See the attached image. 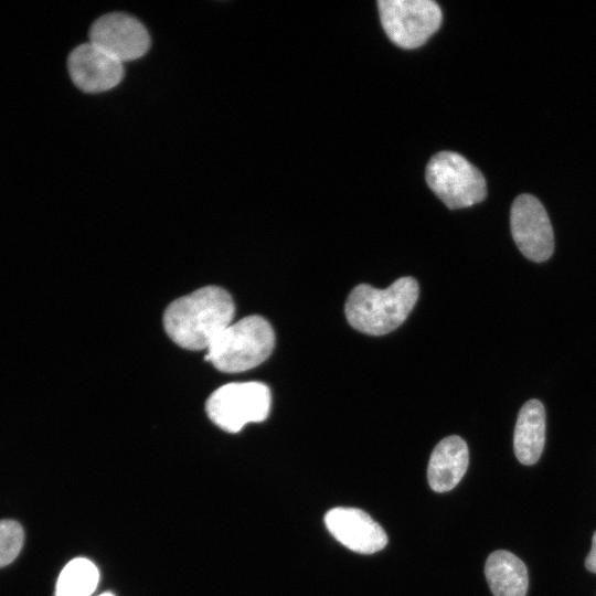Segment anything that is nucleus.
Segmentation results:
<instances>
[{
    "instance_id": "1",
    "label": "nucleus",
    "mask_w": 596,
    "mask_h": 596,
    "mask_svg": "<svg viewBox=\"0 0 596 596\" xmlns=\"http://www.w3.org/2000/svg\"><path fill=\"white\" fill-rule=\"evenodd\" d=\"M235 315L231 295L217 286H206L172 301L163 313L167 334L187 350L207 349Z\"/></svg>"
},
{
    "instance_id": "2",
    "label": "nucleus",
    "mask_w": 596,
    "mask_h": 596,
    "mask_svg": "<svg viewBox=\"0 0 596 596\" xmlns=\"http://www.w3.org/2000/svg\"><path fill=\"white\" fill-rule=\"evenodd\" d=\"M418 291V284L413 277H401L386 289L360 284L351 290L345 301L347 320L363 333H390L408 317Z\"/></svg>"
},
{
    "instance_id": "3",
    "label": "nucleus",
    "mask_w": 596,
    "mask_h": 596,
    "mask_svg": "<svg viewBox=\"0 0 596 596\" xmlns=\"http://www.w3.org/2000/svg\"><path fill=\"white\" fill-rule=\"evenodd\" d=\"M274 344L269 322L260 316H248L225 328L207 348L204 360L222 372H243L264 362Z\"/></svg>"
},
{
    "instance_id": "4",
    "label": "nucleus",
    "mask_w": 596,
    "mask_h": 596,
    "mask_svg": "<svg viewBox=\"0 0 596 596\" xmlns=\"http://www.w3.org/2000/svg\"><path fill=\"white\" fill-rule=\"evenodd\" d=\"M425 177L430 190L451 210L475 205L487 196L482 173L457 152L434 155L427 163Z\"/></svg>"
},
{
    "instance_id": "5",
    "label": "nucleus",
    "mask_w": 596,
    "mask_h": 596,
    "mask_svg": "<svg viewBox=\"0 0 596 596\" xmlns=\"http://www.w3.org/2000/svg\"><path fill=\"white\" fill-rule=\"evenodd\" d=\"M270 403V391L264 383H228L210 395L206 413L222 429L237 433L248 423L265 421Z\"/></svg>"
},
{
    "instance_id": "6",
    "label": "nucleus",
    "mask_w": 596,
    "mask_h": 596,
    "mask_svg": "<svg viewBox=\"0 0 596 596\" xmlns=\"http://www.w3.org/2000/svg\"><path fill=\"white\" fill-rule=\"evenodd\" d=\"M377 8L386 35L402 49L423 45L441 23V10L432 0H380Z\"/></svg>"
},
{
    "instance_id": "7",
    "label": "nucleus",
    "mask_w": 596,
    "mask_h": 596,
    "mask_svg": "<svg viewBox=\"0 0 596 596\" xmlns=\"http://www.w3.org/2000/svg\"><path fill=\"white\" fill-rule=\"evenodd\" d=\"M511 234L520 252L530 260L541 263L554 251L550 217L539 199L524 193L517 196L510 212Z\"/></svg>"
},
{
    "instance_id": "8",
    "label": "nucleus",
    "mask_w": 596,
    "mask_h": 596,
    "mask_svg": "<svg viewBox=\"0 0 596 596\" xmlns=\"http://www.w3.org/2000/svg\"><path fill=\"white\" fill-rule=\"evenodd\" d=\"M89 42L121 63L141 57L150 46L143 24L121 12L98 18L91 26Z\"/></svg>"
},
{
    "instance_id": "9",
    "label": "nucleus",
    "mask_w": 596,
    "mask_h": 596,
    "mask_svg": "<svg viewBox=\"0 0 596 596\" xmlns=\"http://www.w3.org/2000/svg\"><path fill=\"white\" fill-rule=\"evenodd\" d=\"M324 524L338 542L356 553L373 554L387 544L384 529L356 508L330 509L324 515Z\"/></svg>"
},
{
    "instance_id": "10",
    "label": "nucleus",
    "mask_w": 596,
    "mask_h": 596,
    "mask_svg": "<svg viewBox=\"0 0 596 596\" xmlns=\"http://www.w3.org/2000/svg\"><path fill=\"white\" fill-rule=\"evenodd\" d=\"M67 67L73 83L86 93L111 89L124 77L123 63L91 42L78 45L70 53Z\"/></svg>"
},
{
    "instance_id": "11",
    "label": "nucleus",
    "mask_w": 596,
    "mask_h": 596,
    "mask_svg": "<svg viewBox=\"0 0 596 596\" xmlns=\"http://www.w3.org/2000/svg\"><path fill=\"white\" fill-rule=\"evenodd\" d=\"M469 451L466 441L456 435L441 439L432 451L427 479L436 492L455 488L468 468Z\"/></svg>"
},
{
    "instance_id": "12",
    "label": "nucleus",
    "mask_w": 596,
    "mask_h": 596,
    "mask_svg": "<svg viewBox=\"0 0 596 596\" xmlns=\"http://www.w3.org/2000/svg\"><path fill=\"white\" fill-rule=\"evenodd\" d=\"M545 409L539 400L528 401L517 419L513 449L517 459L526 466L534 465L544 447Z\"/></svg>"
},
{
    "instance_id": "13",
    "label": "nucleus",
    "mask_w": 596,
    "mask_h": 596,
    "mask_svg": "<svg viewBox=\"0 0 596 596\" xmlns=\"http://www.w3.org/2000/svg\"><path fill=\"white\" fill-rule=\"evenodd\" d=\"M485 574L493 596H525L528 571L524 563L511 552H492L487 558Z\"/></svg>"
},
{
    "instance_id": "14",
    "label": "nucleus",
    "mask_w": 596,
    "mask_h": 596,
    "mask_svg": "<svg viewBox=\"0 0 596 596\" xmlns=\"http://www.w3.org/2000/svg\"><path fill=\"white\" fill-rule=\"evenodd\" d=\"M99 582V572L96 565L85 558L76 557L70 561L56 582V596H91Z\"/></svg>"
},
{
    "instance_id": "15",
    "label": "nucleus",
    "mask_w": 596,
    "mask_h": 596,
    "mask_svg": "<svg viewBox=\"0 0 596 596\" xmlns=\"http://www.w3.org/2000/svg\"><path fill=\"white\" fill-rule=\"evenodd\" d=\"M24 542L21 524L14 520H0V567L15 560Z\"/></svg>"
},
{
    "instance_id": "16",
    "label": "nucleus",
    "mask_w": 596,
    "mask_h": 596,
    "mask_svg": "<svg viewBox=\"0 0 596 596\" xmlns=\"http://www.w3.org/2000/svg\"><path fill=\"white\" fill-rule=\"evenodd\" d=\"M585 566L589 572L596 574V531L593 534L592 547L585 560Z\"/></svg>"
},
{
    "instance_id": "17",
    "label": "nucleus",
    "mask_w": 596,
    "mask_h": 596,
    "mask_svg": "<svg viewBox=\"0 0 596 596\" xmlns=\"http://www.w3.org/2000/svg\"><path fill=\"white\" fill-rule=\"evenodd\" d=\"M99 596H114V595L110 593H104V594H100Z\"/></svg>"
}]
</instances>
